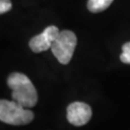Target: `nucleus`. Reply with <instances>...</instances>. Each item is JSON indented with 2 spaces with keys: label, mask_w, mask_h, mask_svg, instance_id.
Segmentation results:
<instances>
[{
  "label": "nucleus",
  "mask_w": 130,
  "mask_h": 130,
  "mask_svg": "<svg viewBox=\"0 0 130 130\" xmlns=\"http://www.w3.org/2000/svg\"><path fill=\"white\" fill-rule=\"evenodd\" d=\"M7 83L12 90L13 100L25 108L34 107L38 102V93L32 81L20 72H13L8 77Z\"/></svg>",
  "instance_id": "f257e3e1"
},
{
  "label": "nucleus",
  "mask_w": 130,
  "mask_h": 130,
  "mask_svg": "<svg viewBox=\"0 0 130 130\" xmlns=\"http://www.w3.org/2000/svg\"><path fill=\"white\" fill-rule=\"evenodd\" d=\"M34 120V113L14 100H0V121L12 125H24Z\"/></svg>",
  "instance_id": "f03ea898"
},
{
  "label": "nucleus",
  "mask_w": 130,
  "mask_h": 130,
  "mask_svg": "<svg viewBox=\"0 0 130 130\" xmlns=\"http://www.w3.org/2000/svg\"><path fill=\"white\" fill-rule=\"evenodd\" d=\"M77 43L76 35L70 30H63L59 33L51 46V51L62 65H68L74 53Z\"/></svg>",
  "instance_id": "7ed1b4c3"
},
{
  "label": "nucleus",
  "mask_w": 130,
  "mask_h": 130,
  "mask_svg": "<svg viewBox=\"0 0 130 130\" xmlns=\"http://www.w3.org/2000/svg\"><path fill=\"white\" fill-rule=\"evenodd\" d=\"M60 31L58 27L54 25L47 26L41 34L33 37L29 42V47L35 53H40L42 51H46L51 48L52 43L55 41Z\"/></svg>",
  "instance_id": "20e7f679"
},
{
  "label": "nucleus",
  "mask_w": 130,
  "mask_h": 130,
  "mask_svg": "<svg viewBox=\"0 0 130 130\" xmlns=\"http://www.w3.org/2000/svg\"><path fill=\"white\" fill-rule=\"evenodd\" d=\"M92 108L84 102H72L67 109V119L70 123L75 126H83L92 118Z\"/></svg>",
  "instance_id": "39448f33"
},
{
  "label": "nucleus",
  "mask_w": 130,
  "mask_h": 130,
  "mask_svg": "<svg viewBox=\"0 0 130 130\" xmlns=\"http://www.w3.org/2000/svg\"><path fill=\"white\" fill-rule=\"evenodd\" d=\"M114 0H88L87 7L92 13H99L106 10Z\"/></svg>",
  "instance_id": "423d86ee"
},
{
  "label": "nucleus",
  "mask_w": 130,
  "mask_h": 130,
  "mask_svg": "<svg viewBox=\"0 0 130 130\" xmlns=\"http://www.w3.org/2000/svg\"><path fill=\"white\" fill-rule=\"evenodd\" d=\"M121 49H122V53L120 56L121 61L124 64H130V42H125L122 45Z\"/></svg>",
  "instance_id": "0eeeda50"
},
{
  "label": "nucleus",
  "mask_w": 130,
  "mask_h": 130,
  "mask_svg": "<svg viewBox=\"0 0 130 130\" xmlns=\"http://www.w3.org/2000/svg\"><path fill=\"white\" fill-rule=\"evenodd\" d=\"M11 0H0V14H3L12 9Z\"/></svg>",
  "instance_id": "6e6552de"
}]
</instances>
